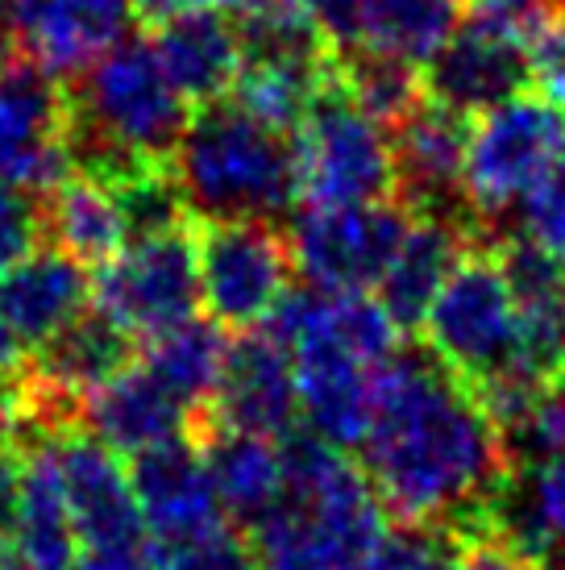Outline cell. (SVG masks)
I'll return each instance as SVG.
<instances>
[{
    "label": "cell",
    "mask_w": 565,
    "mask_h": 570,
    "mask_svg": "<svg viewBox=\"0 0 565 570\" xmlns=\"http://www.w3.org/2000/svg\"><path fill=\"white\" fill-rule=\"evenodd\" d=\"M358 450L395 524H433L454 538L487 529L512 479L487 409L428 346H399L378 366L375 416Z\"/></svg>",
    "instance_id": "1"
},
{
    "label": "cell",
    "mask_w": 565,
    "mask_h": 570,
    "mask_svg": "<svg viewBox=\"0 0 565 570\" xmlns=\"http://www.w3.org/2000/svg\"><path fill=\"white\" fill-rule=\"evenodd\" d=\"M191 105L175 92L155 47L121 38L88 71L67 80V159L71 171L126 184L146 167H171Z\"/></svg>",
    "instance_id": "2"
},
{
    "label": "cell",
    "mask_w": 565,
    "mask_h": 570,
    "mask_svg": "<svg viewBox=\"0 0 565 570\" xmlns=\"http://www.w3.org/2000/svg\"><path fill=\"white\" fill-rule=\"evenodd\" d=\"M282 500L250 533L262 570H366L387 512L346 450L296 429L279 442Z\"/></svg>",
    "instance_id": "3"
},
{
    "label": "cell",
    "mask_w": 565,
    "mask_h": 570,
    "mask_svg": "<svg viewBox=\"0 0 565 570\" xmlns=\"http://www.w3.org/2000/svg\"><path fill=\"white\" fill-rule=\"evenodd\" d=\"M171 167L196 222H279L299 200L296 134L258 121L234 96L191 112Z\"/></svg>",
    "instance_id": "4"
},
{
    "label": "cell",
    "mask_w": 565,
    "mask_h": 570,
    "mask_svg": "<svg viewBox=\"0 0 565 570\" xmlns=\"http://www.w3.org/2000/svg\"><path fill=\"white\" fill-rule=\"evenodd\" d=\"M420 333L424 346L466 383H483L503 371H516L519 308L499 267L495 242L474 246L457 263L428 308Z\"/></svg>",
    "instance_id": "5"
},
{
    "label": "cell",
    "mask_w": 565,
    "mask_h": 570,
    "mask_svg": "<svg viewBox=\"0 0 565 570\" xmlns=\"http://www.w3.org/2000/svg\"><path fill=\"white\" fill-rule=\"evenodd\" d=\"M565 159V112L545 96L519 92L478 112L466 159V200L483 229L519 208Z\"/></svg>",
    "instance_id": "6"
},
{
    "label": "cell",
    "mask_w": 565,
    "mask_h": 570,
    "mask_svg": "<svg viewBox=\"0 0 565 570\" xmlns=\"http://www.w3.org/2000/svg\"><path fill=\"white\" fill-rule=\"evenodd\" d=\"M296 163L304 205L395 200L391 134L341 92L337 71L296 129Z\"/></svg>",
    "instance_id": "7"
},
{
    "label": "cell",
    "mask_w": 565,
    "mask_h": 570,
    "mask_svg": "<svg viewBox=\"0 0 565 570\" xmlns=\"http://www.w3.org/2000/svg\"><path fill=\"white\" fill-rule=\"evenodd\" d=\"M92 304L133 342H150L196 317L200 304L196 222L126 242L105 267L92 271Z\"/></svg>",
    "instance_id": "8"
},
{
    "label": "cell",
    "mask_w": 565,
    "mask_h": 570,
    "mask_svg": "<svg viewBox=\"0 0 565 570\" xmlns=\"http://www.w3.org/2000/svg\"><path fill=\"white\" fill-rule=\"evenodd\" d=\"M200 301L220 330H258L291 287V242L275 222H196Z\"/></svg>",
    "instance_id": "9"
},
{
    "label": "cell",
    "mask_w": 565,
    "mask_h": 570,
    "mask_svg": "<svg viewBox=\"0 0 565 570\" xmlns=\"http://www.w3.org/2000/svg\"><path fill=\"white\" fill-rule=\"evenodd\" d=\"M412 213L399 200L370 205H304L287 242L304 279L325 292H370L391 267Z\"/></svg>",
    "instance_id": "10"
},
{
    "label": "cell",
    "mask_w": 565,
    "mask_h": 570,
    "mask_svg": "<svg viewBox=\"0 0 565 570\" xmlns=\"http://www.w3.org/2000/svg\"><path fill=\"white\" fill-rule=\"evenodd\" d=\"M67 175V83L9 50L0 67V179L50 191Z\"/></svg>",
    "instance_id": "11"
},
{
    "label": "cell",
    "mask_w": 565,
    "mask_h": 570,
    "mask_svg": "<svg viewBox=\"0 0 565 570\" xmlns=\"http://www.w3.org/2000/svg\"><path fill=\"white\" fill-rule=\"evenodd\" d=\"M474 117L424 100L408 121L391 129L395 200L412 217H457L478 222L466 200V159H470Z\"/></svg>",
    "instance_id": "12"
},
{
    "label": "cell",
    "mask_w": 565,
    "mask_h": 570,
    "mask_svg": "<svg viewBox=\"0 0 565 570\" xmlns=\"http://www.w3.org/2000/svg\"><path fill=\"white\" fill-rule=\"evenodd\" d=\"M196 425L234 429V433L275 438V442L296 433L299 396L291 350L262 325L237 333L229 342V358L220 371L217 396L191 421V429Z\"/></svg>",
    "instance_id": "13"
},
{
    "label": "cell",
    "mask_w": 565,
    "mask_h": 570,
    "mask_svg": "<svg viewBox=\"0 0 565 570\" xmlns=\"http://www.w3.org/2000/svg\"><path fill=\"white\" fill-rule=\"evenodd\" d=\"M50 454H54V471H59L67 508L76 521L79 550H109V546L155 538L146 529V517L129 483V466L117 450L76 425L50 442Z\"/></svg>",
    "instance_id": "14"
},
{
    "label": "cell",
    "mask_w": 565,
    "mask_h": 570,
    "mask_svg": "<svg viewBox=\"0 0 565 570\" xmlns=\"http://www.w3.org/2000/svg\"><path fill=\"white\" fill-rule=\"evenodd\" d=\"M129 21L133 0H9L4 33L17 55L67 83L117 47Z\"/></svg>",
    "instance_id": "15"
},
{
    "label": "cell",
    "mask_w": 565,
    "mask_h": 570,
    "mask_svg": "<svg viewBox=\"0 0 565 570\" xmlns=\"http://www.w3.org/2000/svg\"><path fill=\"white\" fill-rule=\"evenodd\" d=\"M287 350H291V366H296L299 421L320 442L337 445V450H358L370 429V416H375L378 366L313 330L296 333Z\"/></svg>",
    "instance_id": "16"
},
{
    "label": "cell",
    "mask_w": 565,
    "mask_h": 570,
    "mask_svg": "<svg viewBox=\"0 0 565 570\" xmlns=\"http://www.w3.org/2000/svg\"><path fill=\"white\" fill-rule=\"evenodd\" d=\"M126 466L146 529L155 533L158 546L196 538L229 521L208 475L205 450L191 433L146 445L138 454H129Z\"/></svg>",
    "instance_id": "17"
},
{
    "label": "cell",
    "mask_w": 565,
    "mask_h": 570,
    "mask_svg": "<svg viewBox=\"0 0 565 570\" xmlns=\"http://www.w3.org/2000/svg\"><path fill=\"white\" fill-rule=\"evenodd\" d=\"M88 308L92 271L54 246H38L0 275V321L30 354L59 337Z\"/></svg>",
    "instance_id": "18"
},
{
    "label": "cell",
    "mask_w": 565,
    "mask_h": 570,
    "mask_svg": "<svg viewBox=\"0 0 565 570\" xmlns=\"http://www.w3.org/2000/svg\"><path fill=\"white\" fill-rule=\"evenodd\" d=\"M487 234L478 222L457 217H412L408 234L395 250L391 267L378 279V304L404 333L420 330L428 308L437 301L454 267L474 250L487 246Z\"/></svg>",
    "instance_id": "19"
},
{
    "label": "cell",
    "mask_w": 565,
    "mask_h": 570,
    "mask_svg": "<svg viewBox=\"0 0 565 570\" xmlns=\"http://www.w3.org/2000/svg\"><path fill=\"white\" fill-rule=\"evenodd\" d=\"M528 88V50L457 21L449 42L424 63V92L445 109L478 117Z\"/></svg>",
    "instance_id": "20"
},
{
    "label": "cell",
    "mask_w": 565,
    "mask_h": 570,
    "mask_svg": "<svg viewBox=\"0 0 565 570\" xmlns=\"http://www.w3.org/2000/svg\"><path fill=\"white\" fill-rule=\"evenodd\" d=\"M155 59L191 109L217 105L241 76V42L225 9H191L155 26Z\"/></svg>",
    "instance_id": "21"
},
{
    "label": "cell",
    "mask_w": 565,
    "mask_h": 570,
    "mask_svg": "<svg viewBox=\"0 0 565 570\" xmlns=\"http://www.w3.org/2000/svg\"><path fill=\"white\" fill-rule=\"evenodd\" d=\"M79 425L117 450L121 459L191 429V412L141 363H129L112 380L92 387L79 404Z\"/></svg>",
    "instance_id": "22"
},
{
    "label": "cell",
    "mask_w": 565,
    "mask_h": 570,
    "mask_svg": "<svg viewBox=\"0 0 565 570\" xmlns=\"http://www.w3.org/2000/svg\"><path fill=\"white\" fill-rule=\"evenodd\" d=\"M200 442L208 462V475L217 488V500L225 517L254 533L282 500V450L275 438H254L234 429L196 425L188 429Z\"/></svg>",
    "instance_id": "23"
},
{
    "label": "cell",
    "mask_w": 565,
    "mask_h": 570,
    "mask_svg": "<svg viewBox=\"0 0 565 570\" xmlns=\"http://www.w3.org/2000/svg\"><path fill=\"white\" fill-rule=\"evenodd\" d=\"M13 554L30 570H76L79 533L54 471L50 442L17 450V521Z\"/></svg>",
    "instance_id": "24"
},
{
    "label": "cell",
    "mask_w": 565,
    "mask_h": 570,
    "mask_svg": "<svg viewBox=\"0 0 565 570\" xmlns=\"http://www.w3.org/2000/svg\"><path fill=\"white\" fill-rule=\"evenodd\" d=\"M42 238L54 250L71 254L88 271L105 267L126 246V217L109 184L88 175H67L38 200Z\"/></svg>",
    "instance_id": "25"
},
{
    "label": "cell",
    "mask_w": 565,
    "mask_h": 570,
    "mask_svg": "<svg viewBox=\"0 0 565 570\" xmlns=\"http://www.w3.org/2000/svg\"><path fill=\"white\" fill-rule=\"evenodd\" d=\"M129 363H133V337L117 321L105 317L96 304L79 321H71L59 337H50L47 346L30 354L33 375L76 400L112 380L117 371H126Z\"/></svg>",
    "instance_id": "26"
},
{
    "label": "cell",
    "mask_w": 565,
    "mask_h": 570,
    "mask_svg": "<svg viewBox=\"0 0 565 570\" xmlns=\"http://www.w3.org/2000/svg\"><path fill=\"white\" fill-rule=\"evenodd\" d=\"M487 529L541 562L549 550L565 546V454L512 471L490 508Z\"/></svg>",
    "instance_id": "27"
},
{
    "label": "cell",
    "mask_w": 565,
    "mask_h": 570,
    "mask_svg": "<svg viewBox=\"0 0 565 570\" xmlns=\"http://www.w3.org/2000/svg\"><path fill=\"white\" fill-rule=\"evenodd\" d=\"M229 333L220 330L217 321L191 317L175 330L158 333L141 350V366L155 375L167 392H171L184 409L191 412V421L212 404L217 396L220 371L229 358Z\"/></svg>",
    "instance_id": "28"
},
{
    "label": "cell",
    "mask_w": 565,
    "mask_h": 570,
    "mask_svg": "<svg viewBox=\"0 0 565 570\" xmlns=\"http://www.w3.org/2000/svg\"><path fill=\"white\" fill-rule=\"evenodd\" d=\"M358 47L424 67L457 30V0H358Z\"/></svg>",
    "instance_id": "29"
},
{
    "label": "cell",
    "mask_w": 565,
    "mask_h": 570,
    "mask_svg": "<svg viewBox=\"0 0 565 570\" xmlns=\"http://www.w3.org/2000/svg\"><path fill=\"white\" fill-rule=\"evenodd\" d=\"M337 83L383 129H395L399 121H408L412 112L428 100V92H424V67L404 63L395 55L366 47L337 55Z\"/></svg>",
    "instance_id": "30"
},
{
    "label": "cell",
    "mask_w": 565,
    "mask_h": 570,
    "mask_svg": "<svg viewBox=\"0 0 565 570\" xmlns=\"http://www.w3.org/2000/svg\"><path fill=\"white\" fill-rule=\"evenodd\" d=\"M499 438L512 471H524V466H536V462L565 454V380L536 387L528 409L519 412Z\"/></svg>",
    "instance_id": "31"
},
{
    "label": "cell",
    "mask_w": 565,
    "mask_h": 570,
    "mask_svg": "<svg viewBox=\"0 0 565 570\" xmlns=\"http://www.w3.org/2000/svg\"><path fill=\"white\" fill-rule=\"evenodd\" d=\"M158 550H162V570H262L254 541L234 521Z\"/></svg>",
    "instance_id": "32"
},
{
    "label": "cell",
    "mask_w": 565,
    "mask_h": 570,
    "mask_svg": "<svg viewBox=\"0 0 565 570\" xmlns=\"http://www.w3.org/2000/svg\"><path fill=\"white\" fill-rule=\"evenodd\" d=\"M557 13L553 0H457V21L478 33L503 38L512 47L528 50L545 21Z\"/></svg>",
    "instance_id": "33"
},
{
    "label": "cell",
    "mask_w": 565,
    "mask_h": 570,
    "mask_svg": "<svg viewBox=\"0 0 565 570\" xmlns=\"http://www.w3.org/2000/svg\"><path fill=\"white\" fill-rule=\"evenodd\" d=\"M457 550V538L449 529L433 524H399L387 529L366 570H449Z\"/></svg>",
    "instance_id": "34"
},
{
    "label": "cell",
    "mask_w": 565,
    "mask_h": 570,
    "mask_svg": "<svg viewBox=\"0 0 565 570\" xmlns=\"http://www.w3.org/2000/svg\"><path fill=\"white\" fill-rule=\"evenodd\" d=\"M519 217H524V238H533L565 267V163L541 179V188L519 205Z\"/></svg>",
    "instance_id": "35"
},
{
    "label": "cell",
    "mask_w": 565,
    "mask_h": 570,
    "mask_svg": "<svg viewBox=\"0 0 565 570\" xmlns=\"http://www.w3.org/2000/svg\"><path fill=\"white\" fill-rule=\"evenodd\" d=\"M42 242V217L33 191H21L17 184L0 179V275L21 263Z\"/></svg>",
    "instance_id": "36"
},
{
    "label": "cell",
    "mask_w": 565,
    "mask_h": 570,
    "mask_svg": "<svg viewBox=\"0 0 565 570\" xmlns=\"http://www.w3.org/2000/svg\"><path fill=\"white\" fill-rule=\"evenodd\" d=\"M528 83L536 88V96H545L565 112V9L545 21V30L528 47Z\"/></svg>",
    "instance_id": "37"
},
{
    "label": "cell",
    "mask_w": 565,
    "mask_h": 570,
    "mask_svg": "<svg viewBox=\"0 0 565 570\" xmlns=\"http://www.w3.org/2000/svg\"><path fill=\"white\" fill-rule=\"evenodd\" d=\"M449 570H545V562L533 554H524L519 546L507 538L478 529V533H462L454 550Z\"/></svg>",
    "instance_id": "38"
},
{
    "label": "cell",
    "mask_w": 565,
    "mask_h": 570,
    "mask_svg": "<svg viewBox=\"0 0 565 570\" xmlns=\"http://www.w3.org/2000/svg\"><path fill=\"white\" fill-rule=\"evenodd\" d=\"M308 17L316 21V30L325 33L337 55L346 50H358L361 26H358V0H304Z\"/></svg>",
    "instance_id": "39"
},
{
    "label": "cell",
    "mask_w": 565,
    "mask_h": 570,
    "mask_svg": "<svg viewBox=\"0 0 565 570\" xmlns=\"http://www.w3.org/2000/svg\"><path fill=\"white\" fill-rule=\"evenodd\" d=\"M234 4L237 0H133V17L155 30V26H162V21H171L179 13H191V9H225L229 13Z\"/></svg>",
    "instance_id": "40"
},
{
    "label": "cell",
    "mask_w": 565,
    "mask_h": 570,
    "mask_svg": "<svg viewBox=\"0 0 565 570\" xmlns=\"http://www.w3.org/2000/svg\"><path fill=\"white\" fill-rule=\"evenodd\" d=\"M13 521H17V450L0 454V554L13 550Z\"/></svg>",
    "instance_id": "41"
},
{
    "label": "cell",
    "mask_w": 565,
    "mask_h": 570,
    "mask_svg": "<svg viewBox=\"0 0 565 570\" xmlns=\"http://www.w3.org/2000/svg\"><path fill=\"white\" fill-rule=\"evenodd\" d=\"M21 363H26V350H21V342L9 333V325L0 321V392H13L17 387L21 371H26Z\"/></svg>",
    "instance_id": "42"
},
{
    "label": "cell",
    "mask_w": 565,
    "mask_h": 570,
    "mask_svg": "<svg viewBox=\"0 0 565 570\" xmlns=\"http://www.w3.org/2000/svg\"><path fill=\"white\" fill-rule=\"evenodd\" d=\"M13 392H0V454L13 450Z\"/></svg>",
    "instance_id": "43"
},
{
    "label": "cell",
    "mask_w": 565,
    "mask_h": 570,
    "mask_svg": "<svg viewBox=\"0 0 565 570\" xmlns=\"http://www.w3.org/2000/svg\"><path fill=\"white\" fill-rule=\"evenodd\" d=\"M4 17H9V0H0V33H4Z\"/></svg>",
    "instance_id": "44"
},
{
    "label": "cell",
    "mask_w": 565,
    "mask_h": 570,
    "mask_svg": "<svg viewBox=\"0 0 565 570\" xmlns=\"http://www.w3.org/2000/svg\"><path fill=\"white\" fill-rule=\"evenodd\" d=\"M9 50H13L9 42H0V67H4V59H9Z\"/></svg>",
    "instance_id": "45"
}]
</instances>
